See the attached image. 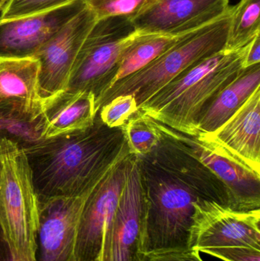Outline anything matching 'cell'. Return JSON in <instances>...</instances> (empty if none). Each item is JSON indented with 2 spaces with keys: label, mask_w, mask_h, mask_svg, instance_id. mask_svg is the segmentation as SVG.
<instances>
[{
  "label": "cell",
  "mask_w": 260,
  "mask_h": 261,
  "mask_svg": "<svg viewBox=\"0 0 260 261\" xmlns=\"http://www.w3.org/2000/svg\"><path fill=\"white\" fill-rule=\"evenodd\" d=\"M153 122L163 138L195 158L221 181L227 193V208L240 212L260 210V175L215 144Z\"/></svg>",
  "instance_id": "8"
},
{
  "label": "cell",
  "mask_w": 260,
  "mask_h": 261,
  "mask_svg": "<svg viewBox=\"0 0 260 261\" xmlns=\"http://www.w3.org/2000/svg\"><path fill=\"white\" fill-rule=\"evenodd\" d=\"M96 186L75 197L38 199L39 227L35 261H75L79 218L89 195Z\"/></svg>",
  "instance_id": "13"
},
{
  "label": "cell",
  "mask_w": 260,
  "mask_h": 261,
  "mask_svg": "<svg viewBox=\"0 0 260 261\" xmlns=\"http://www.w3.org/2000/svg\"><path fill=\"white\" fill-rule=\"evenodd\" d=\"M196 138L221 147L260 175V87L220 128Z\"/></svg>",
  "instance_id": "15"
},
{
  "label": "cell",
  "mask_w": 260,
  "mask_h": 261,
  "mask_svg": "<svg viewBox=\"0 0 260 261\" xmlns=\"http://www.w3.org/2000/svg\"><path fill=\"white\" fill-rule=\"evenodd\" d=\"M247 246L260 250V210L235 211L214 201L194 204L189 248Z\"/></svg>",
  "instance_id": "9"
},
{
  "label": "cell",
  "mask_w": 260,
  "mask_h": 261,
  "mask_svg": "<svg viewBox=\"0 0 260 261\" xmlns=\"http://www.w3.org/2000/svg\"><path fill=\"white\" fill-rule=\"evenodd\" d=\"M0 261H18L14 258L0 230Z\"/></svg>",
  "instance_id": "29"
},
{
  "label": "cell",
  "mask_w": 260,
  "mask_h": 261,
  "mask_svg": "<svg viewBox=\"0 0 260 261\" xmlns=\"http://www.w3.org/2000/svg\"><path fill=\"white\" fill-rule=\"evenodd\" d=\"M120 128L131 154L145 156L151 153L161 141V135L154 126L153 119L140 111Z\"/></svg>",
  "instance_id": "21"
},
{
  "label": "cell",
  "mask_w": 260,
  "mask_h": 261,
  "mask_svg": "<svg viewBox=\"0 0 260 261\" xmlns=\"http://www.w3.org/2000/svg\"><path fill=\"white\" fill-rule=\"evenodd\" d=\"M258 64H260V35H257L250 44L244 62V69Z\"/></svg>",
  "instance_id": "28"
},
{
  "label": "cell",
  "mask_w": 260,
  "mask_h": 261,
  "mask_svg": "<svg viewBox=\"0 0 260 261\" xmlns=\"http://www.w3.org/2000/svg\"><path fill=\"white\" fill-rule=\"evenodd\" d=\"M146 215L140 158L130 153L119 204L104 233L100 261H143Z\"/></svg>",
  "instance_id": "7"
},
{
  "label": "cell",
  "mask_w": 260,
  "mask_h": 261,
  "mask_svg": "<svg viewBox=\"0 0 260 261\" xmlns=\"http://www.w3.org/2000/svg\"><path fill=\"white\" fill-rule=\"evenodd\" d=\"M96 21V14L87 5L34 55L39 63L38 84L43 102L65 90L81 46Z\"/></svg>",
  "instance_id": "10"
},
{
  "label": "cell",
  "mask_w": 260,
  "mask_h": 261,
  "mask_svg": "<svg viewBox=\"0 0 260 261\" xmlns=\"http://www.w3.org/2000/svg\"><path fill=\"white\" fill-rule=\"evenodd\" d=\"M180 37L137 32L134 41L124 53L115 74L99 96L121 80L138 71L152 62L175 44Z\"/></svg>",
  "instance_id": "19"
},
{
  "label": "cell",
  "mask_w": 260,
  "mask_h": 261,
  "mask_svg": "<svg viewBox=\"0 0 260 261\" xmlns=\"http://www.w3.org/2000/svg\"><path fill=\"white\" fill-rule=\"evenodd\" d=\"M139 158L147 197L143 254L190 249L194 204L206 199L207 180L165 143Z\"/></svg>",
  "instance_id": "2"
},
{
  "label": "cell",
  "mask_w": 260,
  "mask_h": 261,
  "mask_svg": "<svg viewBox=\"0 0 260 261\" xmlns=\"http://www.w3.org/2000/svg\"><path fill=\"white\" fill-rule=\"evenodd\" d=\"M11 1H12V0H0L2 4V10H3V9H4V8L6 7V6H7Z\"/></svg>",
  "instance_id": "30"
},
{
  "label": "cell",
  "mask_w": 260,
  "mask_h": 261,
  "mask_svg": "<svg viewBox=\"0 0 260 261\" xmlns=\"http://www.w3.org/2000/svg\"><path fill=\"white\" fill-rule=\"evenodd\" d=\"M128 156L116 164L89 195L78 223L75 261H100L104 233L123 189Z\"/></svg>",
  "instance_id": "11"
},
{
  "label": "cell",
  "mask_w": 260,
  "mask_h": 261,
  "mask_svg": "<svg viewBox=\"0 0 260 261\" xmlns=\"http://www.w3.org/2000/svg\"><path fill=\"white\" fill-rule=\"evenodd\" d=\"M138 106L132 95H122L111 99L99 110L101 121L108 128H120L138 113Z\"/></svg>",
  "instance_id": "23"
},
{
  "label": "cell",
  "mask_w": 260,
  "mask_h": 261,
  "mask_svg": "<svg viewBox=\"0 0 260 261\" xmlns=\"http://www.w3.org/2000/svg\"><path fill=\"white\" fill-rule=\"evenodd\" d=\"M0 11H2V4H1V2H0Z\"/></svg>",
  "instance_id": "31"
},
{
  "label": "cell",
  "mask_w": 260,
  "mask_h": 261,
  "mask_svg": "<svg viewBox=\"0 0 260 261\" xmlns=\"http://www.w3.org/2000/svg\"><path fill=\"white\" fill-rule=\"evenodd\" d=\"M35 58L0 59V103L13 108L35 127L44 109Z\"/></svg>",
  "instance_id": "16"
},
{
  "label": "cell",
  "mask_w": 260,
  "mask_h": 261,
  "mask_svg": "<svg viewBox=\"0 0 260 261\" xmlns=\"http://www.w3.org/2000/svg\"><path fill=\"white\" fill-rule=\"evenodd\" d=\"M97 113L93 93L63 92L44 102L42 114L36 124L38 138L85 129L94 123Z\"/></svg>",
  "instance_id": "17"
},
{
  "label": "cell",
  "mask_w": 260,
  "mask_h": 261,
  "mask_svg": "<svg viewBox=\"0 0 260 261\" xmlns=\"http://www.w3.org/2000/svg\"><path fill=\"white\" fill-rule=\"evenodd\" d=\"M0 129H9L15 132L21 139H31L35 136V127L13 108L0 103Z\"/></svg>",
  "instance_id": "25"
},
{
  "label": "cell",
  "mask_w": 260,
  "mask_h": 261,
  "mask_svg": "<svg viewBox=\"0 0 260 261\" xmlns=\"http://www.w3.org/2000/svg\"><path fill=\"white\" fill-rule=\"evenodd\" d=\"M224 261H260V250L252 247L232 246L208 248L201 250Z\"/></svg>",
  "instance_id": "26"
},
{
  "label": "cell",
  "mask_w": 260,
  "mask_h": 261,
  "mask_svg": "<svg viewBox=\"0 0 260 261\" xmlns=\"http://www.w3.org/2000/svg\"><path fill=\"white\" fill-rule=\"evenodd\" d=\"M20 146L38 199L80 196L130 154L121 128H108L98 113L85 129L26 140Z\"/></svg>",
  "instance_id": "1"
},
{
  "label": "cell",
  "mask_w": 260,
  "mask_h": 261,
  "mask_svg": "<svg viewBox=\"0 0 260 261\" xmlns=\"http://www.w3.org/2000/svg\"><path fill=\"white\" fill-rule=\"evenodd\" d=\"M250 44L205 58L142 104L139 111L172 129L198 136V122L206 109L244 71Z\"/></svg>",
  "instance_id": "3"
},
{
  "label": "cell",
  "mask_w": 260,
  "mask_h": 261,
  "mask_svg": "<svg viewBox=\"0 0 260 261\" xmlns=\"http://www.w3.org/2000/svg\"><path fill=\"white\" fill-rule=\"evenodd\" d=\"M260 0H240L232 6L225 48L236 50L248 45L260 35Z\"/></svg>",
  "instance_id": "20"
},
{
  "label": "cell",
  "mask_w": 260,
  "mask_h": 261,
  "mask_svg": "<svg viewBox=\"0 0 260 261\" xmlns=\"http://www.w3.org/2000/svg\"><path fill=\"white\" fill-rule=\"evenodd\" d=\"M39 204L21 146L0 156V230L18 261H35Z\"/></svg>",
  "instance_id": "5"
},
{
  "label": "cell",
  "mask_w": 260,
  "mask_h": 261,
  "mask_svg": "<svg viewBox=\"0 0 260 261\" xmlns=\"http://www.w3.org/2000/svg\"><path fill=\"white\" fill-rule=\"evenodd\" d=\"M230 0H155L131 20L139 33L180 37L228 13Z\"/></svg>",
  "instance_id": "12"
},
{
  "label": "cell",
  "mask_w": 260,
  "mask_h": 261,
  "mask_svg": "<svg viewBox=\"0 0 260 261\" xmlns=\"http://www.w3.org/2000/svg\"><path fill=\"white\" fill-rule=\"evenodd\" d=\"M155 0H88L89 7L97 19L109 17H125L132 20L146 10Z\"/></svg>",
  "instance_id": "22"
},
{
  "label": "cell",
  "mask_w": 260,
  "mask_h": 261,
  "mask_svg": "<svg viewBox=\"0 0 260 261\" xmlns=\"http://www.w3.org/2000/svg\"><path fill=\"white\" fill-rule=\"evenodd\" d=\"M260 87V64L244 69L241 75L229 84L212 101L200 118L198 134L211 133L225 123Z\"/></svg>",
  "instance_id": "18"
},
{
  "label": "cell",
  "mask_w": 260,
  "mask_h": 261,
  "mask_svg": "<svg viewBox=\"0 0 260 261\" xmlns=\"http://www.w3.org/2000/svg\"><path fill=\"white\" fill-rule=\"evenodd\" d=\"M137 34L131 20L125 17L97 19L81 46L64 93H92L96 100Z\"/></svg>",
  "instance_id": "6"
},
{
  "label": "cell",
  "mask_w": 260,
  "mask_h": 261,
  "mask_svg": "<svg viewBox=\"0 0 260 261\" xmlns=\"http://www.w3.org/2000/svg\"><path fill=\"white\" fill-rule=\"evenodd\" d=\"M85 2H87V1H88V0H85Z\"/></svg>",
  "instance_id": "32"
},
{
  "label": "cell",
  "mask_w": 260,
  "mask_h": 261,
  "mask_svg": "<svg viewBox=\"0 0 260 261\" xmlns=\"http://www.w3.org/2000/svg\"><path fill=\"white\" fill-rule=\"evenodd\" d=\"M230 12L217 21L180 37L170 48L152 62L110 87L96 101V110L114 98L132 95L139 107L155 96L179 75L205 58L225 48L232 16Z\"/></svg>",
  "instance_id": "4"
},
{
  "label": "cell",
  "mask_w": 260,
  "mask_h": 261,
  "mask_svg": "<svg viewBox=\"0 0 260 261\" xmlns=\"http://www.w3.org/2000/svg\"><path fill=\"white\" fill-rule=\"evenodd\" d=\"M87 6L85 0L28 16L0 21V59L32 58Z\"/></svg>",
  "instance_id": "14"
},
{
  "label": "cell",
  "mask_w": 260,
  "mask_h": 261,
  "mask_svg": "<svg viewBox=\"0 0 260 261\" xmlns=\"http://www.w3.org/2000/svg\"><path fill=\"white\" fill-rule=\"evenodd\" d=\"M196 250L161 251L145 254L143 261H204Z\"/></svg>",
  "instance_id": "27"
},
{
  "label": "cell",
  "mask_w": 260,
  "mask_h": 261,
  "mask_svg": "<svg viewBox=\"0 0 260 261\" xmlns=\"http://www.w3.org/2000/svg\"><path fill=\"white\" fill-rule=\"evenodd\" d=\"M73 0H12L2 10L0 21L53 10Z\"/></svg>",
  "instance_id": "24"
}]
</instances>
